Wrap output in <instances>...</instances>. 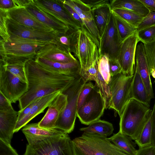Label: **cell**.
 I'll list each match as a JSON object with an SVG mask.
<instances>
[{
  "mask_svg": "<svg viewBox=\"0 0 155 155\" xmlns=\"http://www.w3.org/2000/svg\"><path fill=\"white\" fill-rule=\"evenodd\" d=\"M114 130L111 123L100 119L91 123L87 127L80 129L83 133L97 134L106 137L112 134Z\"/></svg>",
  "mask_w": 155,
  "mask_h": 155,
  "instance_id": "f1b7e54d",
  "label": "cell"
},
{
  "mask_svg": "<svg viewBox=\"0 0 155 155\" xmlns=\"http://www.w3.org/2000/svg\"><path fill=\"white\" fill-rule=\"evenodd\" d=\"M28 89V83L5 70L0 64V93L11 103L18 101Z\"/></svg>",
  "mask_w": 155,
  "mask_h": 155,
  "instance_id": "30bf717a",
  "label": "cell"
},
{
  "mask_svg": "<svg viewBox=\"0 0 155 155\" xmlns=\"http://www.w3.org/2000/svg\"><path fill=\"white\" fill-rule=\"evenodd\" d=\"M111 11L137 28L143 18L133 12L124 9L114 8L112 9Z\"/></svg>",
  "mask_w": 155,
  "mask_h": 155,
  "instance_id": "d6a6232c",
  "label": "cell"
},
{
  "mask_svg": "<svg viewBox=\"0 0 155 155\" xmlns=\"http://www.w3.org/2000/svg\"><path fill=\"white\" fill-rule=\"evenodd\" d=\"M61 92L60 91L55 92L38 99L29 113L17 122L14 133L18 132L36 116L43 112Z\"/></svg>",
  "mask_w": 155,
  "mask_h": 155,
  "instance_id": "7402d4cb",
  "label": "cell"
},
{
  "mask_svg": "<svg viewBox=\"0 0 155 155\" xmlns=\"http://www.w3.org/2000/svg\"><path fill=\"white\" fill-rule=\"evenodd\" d=\"M139 40L143 44L153 41L155 38V25L137 31Z\"/></svg>",
  "mask_w": 155,
  "mask_h": 155,
  "instance_id": "8d00e7d4",
  "label": "cell"
},
{
  "mask_svg": "<svg viewBox=\"0 0 155 155\" xmlns=\"http://www.w3.org/2000/svg\"><path fill=\"white\" fill-rule=\"evenodd\" d=\"M84 3L87 4L91 9L95 7L99 6L101 4L110 2L107 0H82Z\"/></svg>",
  "mask_w": 155,
  "mask_h": 155,
  "instance_id": "681fc988",
  "label": "cell"
},
{
  "mask_svg": "<svg viewBox=\"0 0 155 155\" xmlns=\"http://www.w3.org/2000/svg\"><path fill=\"white\" fill-rule=\"evenodd\" d=\"M7 13L9 17L23 25L44 32L54 31L38 21L25 7L12 9L8 11Z\"/></svg>",
  "mask_w": 155,
  "mask_h": 155,
  "instance_id": "ac0fdd59",
  "label": "cell"
},
{
  "mask_svg": "<svg viewBox=\"0 0 155 155\" xmlns=\"http://www.w3.org/2000/svg\"><path fill=\"white\" fill-rule=\"evenodd\" d=\"M134 74L123 73L111 77L109 84L111 99L109 109L114 110L120 117L125 105L130 99L131 89Z\"/></svg>",
  "mask_w": 155,
  "mask_h": 155,
  "instance_id": "52a82bcc",
  "label": "cell"
},
{
  "mask_svg": "<svg viewBox=\"0 0 155 155\" xmlns=\"http://www.w3.org/2000/svg\"><path fill=\"white\" fill-rule=\"evenodd\" d=\"M95 87V85L91 81L84 84L78 97L77 110L84 104L88 95Z\"/></svg>",
  "mask_w": 155,
  "mask_h": 155,
  "instance_id": "f35d334b",
  "label": "cell"
},
{
  "mask_svg": "<svg viewBox=\"0 0 155 155\" xmlns=\"http://www.w3.org/2000/svg\"><path fill=\"white\" fill-rule=\"evenodd\" d=\"M120 44L114 18L112 12L109 22L98 49V54L106 55L109 58H117Z\"/></svg>",
  "mask_w": 155,
  "mask_h": 155,
  "instance_id": "9a60e30c",
  "label": "cell"
},
{
  "mask_svg": "<svg viewBox=\"0 0 155 155\" xmlns=\"http://www.w3.org/2000/svg\"><path fill=\"white\" fill-rule=\"evenodd\" d=\"M98 69L106 83L109 85L111 77L110 72L108 56L99 54Z\"/></svg>",
  "mask_w": 155,
  "mask_h": 155,
  "instance_id": "836d02e7",
  "label": "cell"
},
{
  "mask_svg": "<svg viewBox=\"0 0 155 155\" xmlns=\"http://www.w3.org/2000/svg\"><path fill=\"white\" fill-rule=\"evenodd\" d=\"M105 109L104 101L99 89L95 86L84 104L77 110V117L81 124L89 125L100 119Z\"/></svg>",
  "mask_w": 155,
  "mask_h": 155,
  "instance_id": "9c48e42d",
  "label": "cell"
},
{
  "mask_svg": "<svg viewBox=\"0 0 155 155\" xmlns=\"http://www.w3.org/2000/svg\"><path fill=\"white\" fill-rule=\"evenodd\" d=\"M91 9L100 37L101 43L107 30L112 14L110 2L103 4Z\"/></svg>",
  "mask_w": 155,
  "mask_h": 155,
  "instance_id": "cb8c5ba5",
  "label": "cell"
},
{
  "mask_svg": "<svg viewBox=\"0 0 155 155\" xmlns=\"http://www.w3.org/2000/svg\"><path fill=\"white\" fill-rule=\"evenodd\" d=\"M98 49L97 46L86 32L82 29H79L74 54L80 64V76L87 71L91 65Z\"/></svg>",
  "mask_w": 155,
  "mask_h": 155,
  "instance_id": "7c38bea8",
  "label": "cell"
},
{
  "mask_svg": "<svg viewBox=\"0 0 155 155\" xmlns=\"http://www.w3.org/2000/svg\"><path fill=\"white\" fill-rule=\"evenodd\" d=\"M79 30L69 28L65 33H58L55 44L64 51L74 54Z\"/></svg>",
  "mask_w": 155,
  "mask_h": 155,
  "instance_id": "83f0119b",
  "label": "cell"
},
{
  "mask_svg": "<svg viewBox=\"0 0 155 155\" xmlns=\"http://www.w3.org/2000/svg\"><path fill=\"white\" fill-rule=\"evenodd\" d=\"M12 107L10 101L0 93V111H5Z\"/></svg>",
  "mask_w": 155,
  "mask_h": 155,
  "instance_id": "bcb514c9",
  "label": "cell"
},
{
  "mask_svg": "<svg viewBox=\"0 0 155 155\" xmlns=\"http://www.w3.org/2000/svg\"><path fill=\"white\" fill-rule=\"evenodd\" d=\"M0 155H19L11 144L0 139Z\"/></svg>",
  "mask_w": 155,
  "mask_h": 155,
  "instance_id": "b9f144b4",
  "label": "cell"
},
{
  "mask_svg": "<svg viewBox=\"0 0 155 155\" xmlns=\"http://www.w3.org/2000/svg\"><path fill=\"white\" fill-rule=\"evenodd\" d=\"M0 64L2 65L5 70L22 81L28 83L25 70V65L19 64H4L1 61Z\"/></svg>",
  "mask_w": 155,
  "mask_h": 155,
  "instance_id": "d590c367",
  "label": "cell"
},
{
  "mask_svg": "<svg viewBox=\"0 0 155 155\" xmlns=\"http://www.w3.org/2000/svg\"><path fill=\"white\" fill-rule=\"evenodd\" d=\"M152 110L133 99L125 106L120 117L119 131L135 140L139 136Z\"/></svg>",
  "mask_w": 155,
  "mask_h": 155,
  "instance_id": "7a4b0ae2",
  "label": "cell"
},
{
  "mask_svg": "<svg viewBox=\"0 0 155 155\" xmlns=\"http://www.w3.org/2000/svg\"><path fill=\"white\" fill-rule=\"evenodd\" d=\"M111 9H122L133 12L143 17L150 11L140 0H112L110 1Z\"/></svg>",
  "mask_w": 155,
  "mask_h": 155,
  "instance_id": "4316f807",
  "label": "cell"
},
{
  "mask_svg": "<svg viewBox=\"0 0 155 155\" xmlns=\"http://www.w3.org/2000/svg\"><path fill=\"white\" fill-rule=\"evenodd\" d=\"M112 12L114 18L121 43L126 38L137 31V29L118 15Z\"/></svg>",
  "mask_w": 155,
  "mask_h": 155,
  "instance_id": "4dcf8cb0",
  "label": "cell"
},
{
  "mask_svg": "<svg viewBox=\"0 0 155 155\" xmlns=\"http://www.w3.org/2000/svg\"><path fill=\"white\" fill-rule=\"evenodd\" d=\"M68 102L66 95L60 93L48 107L45 114L38 123L39 126L47 129H55L56 121Z\"/></svg>",
  "mask_w": 155,
  "mask_h": 155,
  "instance_id": "2e32d148",
  "label": "cell"
},
{
  "mask_svg": "<svg viewBox=\"0 0 155 155\" xmlns=\"http://www.w3.org/2000/svg\"><path fill=\"white\" fill-rule=\"evenodd\" d=\"M33 0L41 10L52 19L64 24L69 28L81 29V25L71 16L61 0Z\"/></svg>",
  "mask_w": 155,
  "mask_h": 155,
  "instance_id": "8fae6325",
  "label": "cell"
},
{
  "mask_svg": "<svg viewBox=\"0 0 155 155\" xmlns=\"http://www.w3.org/2000/svg\"><path fill=\"white\" fill-rule=\"evenodd\" d=\"M71 143L74 155H129L107 137L97 134L83 133Z\"/></svg>",
  "mask_w": 155,
  "mask_h": 155,
  "instance_id": "3957f363",
  "label": "cell"
},
{
  "mask_svg": "<svg viewBox=\"0 0 155 155\" xmlns=\"http://www.w3.org/2000/svg\"><path fill=\"white\" fill-rule=\"evenodd\" d=\"M152 112V111H151ZM152 120L151 112L139 136L134 140L139 148L151 144Z\"/></svg>",
  "mask_w": 155,
  "mask_h": 155,
  "instance_id": "1f68e13d",
  "label": "cell"
},
{
  "mask_svg": "<svg viewBox=\"0 0 155 155\" xmlns=\"http://www.w3.org/2000/svg\"><path fill=\"white\" fill-rule=\"evenodd\" d=\"M37 100L29 104L22 110H19L18 111L17 122L20 121L29 113L32 107L35 103Z\"/></svg>",
  "mask_w": 155,
  "mask_h": 155,
  "instance_id": "7dc6e473",
  "label": "cell"
},
{
  "mask_svg": "<svg viewBox=\"0 0 155 155\" xmlns=\"http://www.w3.org/2000/svg\"><path fill=\"white\" fill-rule=\"evenodd\" d=\"M7 12L0 10V40L4 41H10L7 24Z\"/></svg>",
  "mask_w": 155,
  "mask_h": 155,
  "instance_id": "74e56055",
  "label": "cell"
},
{
  "mask_svg": "<svg viewBox=\"0 0 155 155\" xmlns=\"http://www.w3.org/2000/svg\"><path fill=\"white\" fill-rule=\"evenodd\" d=\"M131 99L149 107L152 99L146 90L138 69L136 66L130 91V99Z\"/></svg>",
  "mask_w": 155,
  "mask_h": 155,
  "instance_id": "484cf974",
  "label": "cell"
},
{
  "mask_svg": "<svg viewBox=\"0 0 155 155\" xmlns=\"http://www.w3.org/2000/svg\"><path fill=\"white\" fill-rule=\"evenodd\" d=\"M109 65L111 77L122 72L120 65L117 58H109Z\"/></svg>",
  "mask_w": 155,
  "mask_h": 155,
  "instance_id": "60d3db41",
  "label": "cell"
},
{
  "mask_svg": "<svg viewBox=\"0 0 155 155\" xmlns=\"http://www.w3.org/2000/svg\"><path fill=\"white\" fill-rule=\"evenodd\" d=\"M152 135L151 144L155 147V101L152 110Z\"/></svg>",
  "mask_w": 155,
  "mask_h": 155,
  "instance_id": "c3c4849f",
  "label": "cell"
},
{
  "mask_svg": "<svg viewBox=\"0 0 155 155\" xmlns=\"http://www.w3.org/2000/svg\"><path fill=\"white\" fill-rule=\"evenodd\" d=\"M61 1L63 6L71 16L81 25L82 29L83 25V22L78 14L71 7L64 3L63 0Z\"/></svg>",
  "mask_w": 155,
  "mask_h": 155,
  "instance_id": "f6af8a7d",
  "label": "cell"
},
{
  "mask_svg": "<svg viewBox=\"0 0 155 155\" xmlns=\"http://www.w3.org/2000/svg\"><path fill=\"white\" fill-rule=\"evenodd\" d=\"M17 7L14 0H0V10L7 12Z\"/></svg>",
  "mask_w": 155,
  "mask_h": 155,
  "instance_id": "ee69618b",
  "label": "cell"
},
{
  "mask_svg": "<svg viewBox=\"0 0 155 155\" xmlns=\"http://www.w3.org/2000/svg\"><path fill=\"white\" fill-rule=\"evenodd\" d=\"M25 8L38 21L58 33H65L69 29L65 25L52 19L41 10L35 4L33 0Z\"/></svg>",
  "mask_w": 155,
  "mask_h": 155,
  "instance_id": "d4e9b609",
  "label": "cell"
},
{
  "mask_svg": "<svg viewBox=\"0 0 155 155\" xmlns=\"http://www.w3.org/2000/svg\"><path fill=\"white\" fill-rule=\"evenodd\" d=\"M25 70L28 89L18 101L20 110L43 96L57 91L62 93L76 78L48 70L34 59L25 63Z\"/></svg>",
  "mask_w": 155,
  "mask_h": 155,
  "instance_id": "6da1fadb",
  "label": "cell"
},
{
  "mask_svg": "<svg viewBox=\"0 0 155 155\" xmlns=\"http://www.w3.org/2000/svg\"><path fill=\"white\" fill-rule=\"evenodd\" d=\"M135 66L137 68L146 90L151 99L154 98L150 73L143 44L137 45L135 52Z\"/></svg>",
  "mask_w": 155,
  "mask_h": 155,
  "instance_id": "d6986e66",
  "label": "cell"
},
{
  "mask_svg": "<svg viewBox=\"0 0 155 155\" xmlns=\"http://www.w3.org/2000/svg\"><path fill=\"white\" fill-rule=\"evenodd\" d=\"M36 57L56 62L68 63L78 60L71 53L64 51L56 44L48 43L40 48Z\"/></svg>",
  "mask_w": 155,
  "mask_h": 155,
  "instance_id": "44dd1931",
  "label": "cell"
},
{
  "mask_svg": "<svg viewBox=\"0 0 155 155\" xmlns=\"http://www.w3.org/2000/svg\"><path fill=\"white\" fill-rule=\"evenodd\" d=\"M34 60L41 66L50 71L75 78L80 76L81 66L78 60L71 62L60 63L39 57H36Z\"/></svg>",
  "mask_w": 155,
  "mask_h": 155,
  "instance_id": "e0dca14e",
  "label": "cell"
},
{
  "mask_svg": "<svg viewBox=\"0 0 155 155\" xmlns=\"http://www.w3.org/2000/svg\"><path fill=\"white\" fill-rule=\"evenodd\" d=\"M137 31L124 39L119 45L117 59L122 72L127 75L134 74L135 68V52L139 40Z\"/></svg>",
  "mask_w": 155,
  "mask_h": 155,
  "instance_id": "4fadbf2b",
  "label": "cell"
},
{
  "mask_svg": "<svg viewBox=\"0 0 155 155\" xmlns=\"http://www.w3.org/2000/svg\"><path fill=\"white\" fill-rule=\"evenodd\" d=\"M108 139L117 147L129 155H135L137 151L136 143L131 138L120 132L114 134Z\"/></svg>",
  "mask_w": 155,
  "mask_h": 155,
  "instance_id": "f546056e",
  "label": "cell"
},
{
  "mask_svg": "<svg viewBox=\"0 0 155 155\" xmlns=\"http://www.w3.org/2000/svg\"><path fill=\"white\" fill-rule=\"evenodd\" d=\"M155 25V12H150L139 25L137 29L139 31Z\"/></svg>",
  "mask_w": 155,
  "mask_h": 155,
  "instance_id": "ab89813d",
  "label": "cell"
},
{
  "mask_svg": "<svg viewBox=\"0 0 155 155\" xmlns=\"http://www.w3.org/2000/svg\"></svg>",
  "mask_w": 155,
  "mask_h": 155,
  "instance_id": "816d5d0a",
  "label": "cell"
},
{
  "mask_svg": "<svg viewBox=\"0 0 155 155\" xmlns=\"http://www.w3.org/2000/svg\"><path fill=\"white\" fill-rule=\"evenodd\" d=\"M71 140L65 133L27 144L23 155H74Z\"/></svg>",
  "mask_w": 155,
  "mask_h": 155,
  "instance_id": "8992f818",
  "label": "cell"
},
{
  "mask_svg": "<svg viewBox=\"0 0 155 155\" xmlns=\"http://www.w3.org/2000/svg\"><path fill=\"white\" fill-rule=\"evenodd\" d=\"M18 111L13 107L5 111H0V139L10 144L18 120Z\"/></svg>",
  "mask_w": 155,
  "mask_h": 155,
  "instance_id": "ffe728a7",
  "label": "cell"
},
{
  "mask_svg": "<svg viewBox=\"0 0 155 155\" xmlns=\"http://www.w3.org/2000/svg\"><path fill=\"white\" fill-rule=\"evenodd\" d=\"M143 45L151 74L155 71V38L151 42Z\"/></svg>",
  "mask_w": 155,
  "mask_h": 155,
  "instance_id": "e575fe53",
  "label": "cell"
},
{
  "mask_svg": "<svg viewBox=\"0 0 155 155\" xmlns=\"http://www.w3.org/2000/svg\"><path fill=\"white\" fill-rule=\"evenodd\" d=\"M64 3L73 8L81 19L83 25L81 29L84 30L99 49L101 38L89 6L82 0H63Z\"/></svg>",
  "mask_w": 155,
  "mask_h": 155,
  "instance_id": "5bb4252c",
  "label": "cell"
},
{
  "mask_svg": "<svg viewBox=\"0 0 155 155\" xmlns=\"http://www.w3.org/2000/svg\"><path fill=\"white\" fill-rule=\"evenodd\" d=\"M22 131L29 144L35 143L50 137L64 133L56 129H47L40 127L38 123L27 124L23 127Z\"/></svg>",
  "mask_w": 155,
  "mask_h": 155,
  "instance_id": "603a6c76",
  "label": "cell"
},
{
  "mask_svg": "<svg viewBox=\"0 0 155 155\" xmlns=\"http://www.w3.org/2000/svg\"><path fill=\"white\" fill-rule=\"evenodd\" d=\"M7 24L10 39L33 41L55 44L59 33L54 31L46 32L23 25L13 20L8 15Z\"/></svg>",
  "mask_w": 155,
  "mask_h": 155,
  "instance_id": "ba28073f",
  "label": "cell"
},
{
  "mask_svg": "<svg viewBox=\"0 0 155 155\" xmlns=\"http://www.w3.org/2000/svg\"><path fill=\"white\" fill-rule=\"evenodd\" d=\"M80 76L62 93L67 95L68 102L65 109L56 122L55 129L69 134L74 130L77 117L78 101L79 94L84 84Z\"/></svg>",
  "mask_w": 155,
  "mask_h": 155,
  "instance_id": "5b68a950",
  "label": "cell"
},
{
  "mask_svg": "<svg viewBox=\"0 0 155 155\" xmlns=\"http://www.w3.org/2000/svg\"><path fill=\"white\" fill-rule=\"evenodd\" d=\"M135 155H155V147L150 144L139 148Z\"/></svg>",
  "mask_w": 155,
  "mask_h": 155,
  "instance_id": "7bdbcfd3",
  "label": "cell"
},
{
  "mask_svg": "<svg viewBox=\"0 0 155 155\" xmlns=\"http://www.w3.org/2000/svg\"><path fill=\"white\" fill-rule=\"evenodd\" d=\"M42 47L28 42L0 40V61L4 64L25 65L35 59L38 51Z\"/></svg>",
  "mask_w": 155,
  "mask_h": 155,
  "instance_id": "277c9868",
  "label": "cell"
},
{
  "mask_svg": "<svg viewBox=\"0 0 155 155\" xmlns=\"http://www.w3.org/2000/svg\"><path fill=\"white\" fill-rule=\"evenodd\" d=\"M150 12H155V0H140Z\"/></svg>",
  "mask_w": 155,
  "mask_h": 155,
  "instance_id": "f907efd6",
  "label": "cell"
}]
</instances>
